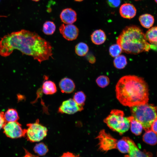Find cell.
I'll use <instances>...</instances> for the list:
<instances>
[{"mask_svg": "<svg viewBox=\"0 0 157 157\" xmlns=\"http://www.w3.org/2000/svg\"><path fill=\"white\" fill-rule=\"evenodd\" d=\"M1 45L3 53L9 56L15 50L31 56L40 63L48 60L53 55L50 43L37 33L26 30L13 32L1 38Z\"/></svg>", "mask_w": 157, "mask_h": 157, "instance_id": "6da1fadb", "label": "cell"}, {"mask_svg": "<svg viewBox=\"0 0 157 157\" xmlns=\"http://www.w3.org/2000/svg\"><path fill=\"white\" fill-rule=\"evenodd\" d=\"M116 98L122 105L131 107L147 103L149 90L147 84L142 77L134 75L122 77L115 90Z\"/></svg>", "mask_w": 157, "mask_h": 157, "instance_id": "7a4b0ae2", "label": "cell"}, {"mask_svg": "<svg viewBox=\"0 0 157 157\" xmlns=\"http://www.w3.org/2000/svg\"><path fill=\"white\" fill-rule=\"evenodd\" d=\"M117 43L122 51L128 54H136L151 49L141 29L135 25L126 26L117 38Z\"/></svg>", "mask_w": 157, "mask_h": 157, "instance_id": "3957f363", "label": "cell"}, {"mask_svg": "<svg viewBox=\"0 0 157 157\" xmlns=\"http://www.w3.org/2000/svg\"><path fill=\"white\" fill-rule=\"evenodd\" d=\"M132 116L140 122L145 131L151 129L153 123L157 119V108L146 103L130 107Z\"/></svg>", "mask_w": 157, "mask_h": 157, "instance_id": "277c9868", "label": "cell"}, {"mask_svg": "<svg viewBox=\"0 0 157 157\" xmlns=\"http://www.w3.org/2000/svg\"><path fill=\"white\" fill-rule=\"evenodd\" d=\"M104 121L111 129L120 135L128 131L130 126V121L124 117V112L118 109L112 110Z\"/></svg>", "mask_w": 157, "mask_h": 157, "instance_id": "5b68a950", "label": "cell"}, {"mask_svg": "<svg viewBox=\"0 0 157 157\" xmlns=\"http://www.w3.org/2000/svg\"><path fill=\"white\" fill-rule=\"evenodd\" d=\"M27 126L25 136L27 140L31 142L40 141L47 135V128L40 123L38 119L34 123L27 124Z\"/></svg>", "mask_w": 157, "mask_h": 157, "instance_id": "8992f818", "label": "cell"}, {"mask_svg": "<svg viewBox=\"0 0 157 157\" xmlns=\"http://www.w3.org/2000/svg\"><path fill=\"white\" fill-rule=\"evenodd\" d=\"M99 141V149L103 151L117 149V140L110 134L106 133L104 130H101L97 137Z\"/></svg>", "mask_w": 157, "mask_h": 157, "instance_id": "52a82bcc", "label": "cell"}, {"mask_svg": "<svg viewBox=\"0 0 157 157\" xmlns=\"http://www.w3.org/2000/svg\"><path fill=\"white\" fill-rule=\"evenodd\" d=\"M3 129L5 134L10 138H17L26 135V129H23L21 125L17 121L6 122Z\"/></svg>", "mask_w": 157, "mask_h": 157, "instance_id": "ba28073f", "label": "cell"}, {"mask_svg": "<svg viewBox=\"0 0 157 157\" xmlns=\"http://www.w3.org/2000/svg\"><path fill=\"white\" fill-rule=\"evenodd\" d=\"M83 109V106L78 105L73 99H69L63 102L58 108V112L60 113L72 114Z\"/></svg>", "mask_w": 157, "mask_h": 157, "instance_id": "9c48e42d", "label": "cell"}, {"mask_svg": "<svg viewBox=\"0 0 157 157\" xmlns=\"http://www.w3.org/2000/svg\"><path fill=\"white\" fill-rule=\"evenodd\" d=\"M59 31L66 40L72 41L75 40L78 34V29L74 25L62 24L59 28Z\"/></svg>", "mask_w": 157, "mask_h": 157, "instance_id": "30bf717a", "label": "cell"}, {"mask_svg": "<svg viewBox=\"0 0 157 157\" xmlns=\"http://www.w3.org/2000/svg\"><path fill=\"white\" fill-rule=\"evenodd\" d=\"M129 145L128 154L125 157H152V154L145 150L142 151L138 147L134 141L128 137H126Z\"/></svg>", "mask_w": 157, "mask_h": 157, "instance_id": "8fae6325", "label": "cell"}, {"mask_svg": "<svg viewBox=\"0 0 157 157\" xmlns=\"http://www.w3.org/2000/svg\"><path fill=\"white\" fill-rule=\"evenodd\" d=\"M60 17L63 23L66 24H72L76 20V13L73 9L67 8L62 11Z\"/></svg>", "mask_w": 157, "mask_h": 157, "instance_id": "7c38bea8", "label": "cell"}, {"mask_svg": "<svg viewBox=\"0 0 157 157\" xmlns=\"http://www.w3.org/2000/svg\"><path fill=\"white\" fill-rule=\"evenodd\" d=\"M136 13V10L132 4L126 3L122 5L119 8L121 16L124 18L131 19L134 17Z\"/></svg>", "mask_w": 157, "mask_h": 157, "instance_id": "4fadbf2b", "label": "cell"}, {"mask_svg": "<svg viewBox=\"0 0 157 157\" xmlns=\"http://www.w3.org/2000/svg\"><path fill=\"white\" fill-rule=\"evenodd\" d=\"M59 87L62 93H70L74 90L75 85L71 79L65 77L60 80L59 83Z\"/></svg>", "mask_w": 157, "mask_h": 157, "instance_id": "5bb4252c", "label": "cell"}, {"mask_svg": "<svg viewBox=\"0 0 157 157\" xmlns=\"http://www.w3.org/2000/svg\"><path fill=\"white\" fill-rule=\"evenodd\" d=\"M145 37L150 44L151 49L157 48V26L150 28L145 34Z\"/></svg>", "mask_w": 157, "mask_h": 157, "instance_id": "9a60e30c", "label": "cell"}, {"mask_svg": "<svg viewBox=\"0 0 157 157\" xmlns=\"http://www.w3.org/2000/svg\"><path fill=\"white\" fill-rule=\"evenodd\" d=\"M92 42L97 45L102 44L105 41L106 36L104 31L101 29L94 31L91 35Z\"/></svg>", "mask_w": 157, "mask_h": 157, "instance_id": "2e32d148", "label": "cell"}, {"mask_svg": "<svg viewBox=\"0 0 157 157\" xmlns=\"http://www.w3.org/2000/svg\"><path fill=\"white\" fill-rule=\"evenodd\" d=\"M127 118L130 121L131 130L132 132L136 135H140L143 129L141 123L135 119L132 116Z\"/></svg>", "mask_w": 157, "mask_h": 157, "instance_id": "e0dca14e", "label": "cell"}, {"mask_svg": "<svg viewBox=\"0 0 157 157\" xmlns=\"http://www.w3.org/2000/svg\"><path fill=\"white\" fill-rule=\"evenodd\" d=\"M42 91L46 94H52L57 91V87L55 83L50 80L45 81L42 87Z\"/></svg>", "mask_w": 157, "mask_h": 157, "instance_id": "ac0fdd59", "label": "cell"}, {"mask_svg": "<svg viewBox=\"0 0 157 157\" xmlns=\"http://www.w3.org/2000/svg\"><path fill=\"white\" fill-rule=\"evenodd\" d=\"M139 20L141 25L147 28H149L152 26L154 21L153 16L148 14L140 16L139 17Z\"/></svg>", "mask_w": 157, "mask_h": 157, "instance_id": "d6986e66", "label": "cell"}, {"mask_svg": "<svg viewBox=\"0 0 157 157\" xmlns=\"http://www.w3.org/2000/svg\"><path fill=\"white\" fill-rule=\"evenodd\" d=\"M142 139L144 142L149 144L154 145L157 143V134L151 129L146 131Z\"/></svg>", "mask_w": 157, "mask_h": 157, "instance_id": "ffe728a7", "label": "cell"}, {"mask_svg": "<svg viewBox=\"0 0 157 157\" xmlns=\"http://www.w3.org/2000/svg\"><path fill=\"white\" fill-rule=\"evenodd\" d=\"M4 117L6 122L17 121L19 117L17 110L14 108H9L4 113Z\"/></svg>", "mask_w": 157, "mask_h": 157, "instance_id": "44dd1931", "label": "cell"}, {"mask_svg": "<svg viewBox=\"0 0 157 157\" xmlns=\"http://www.w3.org/2000/svg\"><path fill=\"white\" fill-rule=\"evenodd\" d=\"M117 149L122 153H127L129 150V145L126 137H123L122 139L117 141Z\"/></svg>", "mask_w": 157, "mask_h": 157, "instance_id": "7402d4cb", "label": "cell"}, {"mask_svg": "<svg viewBox=\"0 0 157 157\" xmlns=\"http://www.w3.org/2000/svg\"><path fill=\"white\" fill-rule=\"evenodd\" d=\"M126 57L122 55H120L115 57L113 60L114 67L119 69L124 68L127 64Z\"/></svg>", "mask_w": 157, "mask_h": 157, "instance_id": "603a6c76", "label": "cell"}, {"mask_svg": "<svg viewBox=\"0 0 157 157\" xmlns=\"http://www.w3.org/2000/svg\"><path fill=\"white\" fill-rule=\"evenodd\" d=\"M75 50L77 55L80 56H83L87 54L89 51V47L86 43L80 42L75 46Z\"/></svg>", "mask_w": 157, "mask_h": 157, "instance_id": "cb8c5ba5", "label": "cell"}, {"mask_svg": "<svg viewBox=\"0 0 157 157\" xmlns=\"http://www.w3.org/2000/svg\"><path fill=\"white\" fill-rule=\"evenodd\" d=\"M56 28V26L53 22L48 21L43 24L42 31L46 35H51L54 32Z\"/></svg>", "mask_w": 157, "mask_h": 157, "instance_id": "d4e9b609", "label": "cell"}, {"mask_svg": "<svg viewBox=\"0 0 157 157\" xmlns=\"http://www.w3.org/2000/svg\"><path fill=\"white\" fill-rule=\"evenodd\" d=\"M33 150L36 153L40 156L44 155L48 151L47 146L42 142L36 144L33 148Z\"/></svg>", "mask_w": 157, "mask_h": 157, "instance_id": "484cf974", "label": "cell"}, {"mask_svg": "<svg viewBox=\"0 0 157 157\" xmlns=\"http://www.w3.org/2000/svg\"><path fill=\"white\" fill-rule=\"evenodd\" d=\"M73 99L78 105L83 107L86 100V96L83 92L78 91L75 93Z\"/></svg>", "mask_w": 157, "mask_h": 157, "instance_id": "4316f807", "label": "cell"}, {"mask_svg": "<svg viewBox=\"0 0 157 157\" xmlns=\"http://www.w3.org/2000/svg\"><path fill=\"white\" fill-rule=\"evenodd\" d=\"M122 51L121 47L117 43L112 45L109 48L110 55L113 57L115 58L120 55Z\"/></svg>", "mask_w": 157, "mask_h": 157, "instance_id": "83f0119b", "label": "cell"}, {"mask_svg": "<svg viewBox=\"0 0 157 157\" xmlns=\"http://www.w3.org/2000/svg\"><path fill=\"white\" fill-rule=\"evenodd\" d=\"M98 86L101 88H104L107 86L110 83L109 78L105 75H101L98 77L96 80Z\"/></svg>", "mask_w": 157, "mask_h": 157, "instance_id": "f1b7e54d", "label": "cell"}, {"mask_svg": "<svg viewBox=\"0 0 157 157\" xmlns=\"http://www.w3.org/2000/svg\"><path fill=\"white\" fill-rule=\"evenodd\" d=\"M122 0H107V2L111 7L116 8L118 7L121 3Z\"/></svg>", "mask_w": 157, "mask_h": 157, "instance_id": "f546056e", "label": "cell"}, {"mask_svg": "<svg viewBox=\"0 0 157 157\" xmlns=\"http://www.w3.org/2000/svg\"><path fill=\"white\" fill-rule=\"evenodd\" d=\"M4 113L3 112H0V130L3 128L6 122L4 117Z\"/></svg>", "mask_w": 157, "mask_h": 157, "instance_id": "4dcf8cb0", "label": "cell"}, {"mask_svg": "<svg viewBox=\"0 0 157 157\" xmlns=\"http://www.w3.org/2000/svg\"><path fill=\"white\" fill-rule=\"evenodd\" d=\"M87 58L89 62L91 64H94L96 62V58L92 53H89L87 55Z\"/></svg>", "mask_w": 157, "mask_h": 157, "instance_id": "1f68e13d", "label": "cell"}, {"mask_svg": "<svg viewBox=\"0 0 157 157\" xmlns=\"http://www.w3.org/2000/svg\"><path fill=\"white\" fill-rule=\"evenodd\" d=\"M60 157H81L78 155H76L72 153L67 152L64 153Z\"/></svg>", "mask_w": 157, "mask_h": 157, "instance_id": "d6a6232c", "label": "cell"}, {"mask_svg": "<svg viewBox=\"0 0 157 157\" xmlns=\"http://www.w3.org/2000/svg\"><path fill=\"white\" fill-rule=\"evenodd\" d=\"M151 129L157 134V119L153 123L151 126Z\"/></svg>", "mask_w": 157, "mask_h": 157, "instance_id": "836d02e7", "label": "cell"}, {"mask_svg": "<svg viewBox=\"0 0 157 157\" xmlns=\"http://www.w3.org/2000/svg\"><path fill=\"white\" fill-rule=\"evenodd\" d=\"M24 150L25 154L22 157H38V156L31 154L26 149H24Z\"/></svg>", "mask_w": 157, "mask_h": 157, "instance_id": "e575fe53", "label": "cell"}, {"mask_svg": "<svg viewBox=\"0 0 157 157\" xmlns=\"http://www.w3.org/2000/svg\"><path fill=\"white\" fill-rule=\"evenodd\" d=\"M75 0L77 1H83V0Z\"/></svg>", "mask_w": 157, "mask_h": 157, "instance_id": "d590c367", "label": "cell"}, {"mask_svg": "<svg viewBox=\"0 0 157 157\" xmlns=\"http://www.w3.org/2000/svg\"><path fill=\"white\" fill-rule=\"evenodd\" d=\"M33 1H40V0H32Z\"/></svg>", "mask_w": 157, "mask_h": 157, "instance_id": "8d00e7d4", "label": "cell"}, {"mask_svg": "<svg viewBox=\"0 0 157 157\" xmlns=\"http://www.w3.org/2000/svg\"><path fill=\"white\" fill-rule=\"evenodd\" d=\"M156 2L157 3V0H155Z\"/></svg>", "mask_w": 157, "mask_h": 157, "instance_id": "74e56055", "label": "cell"}, {"mask_svg": "<svg viewBox=\"0 0 157 157\" xmlns=\"http://www.w3.org/2000/svg\"><path fill=\"white\" fill-rule=\"evenodd\" d=\"M136 1H140V0H135Z\"/></svg>", "mask_w": 157, "mask_h": 157, "instance_id": "f35d334b", "label": "cell"}, {"mask_svg": "<svg viewBox=\"0 0 157 157\" xmlns=\"http://www.w3.org/2000/svg\"></svg>", "mask_w": 157, "mask_h": 157, "instance_id": "ab89813d", "label": "cell"}]
</instances>
